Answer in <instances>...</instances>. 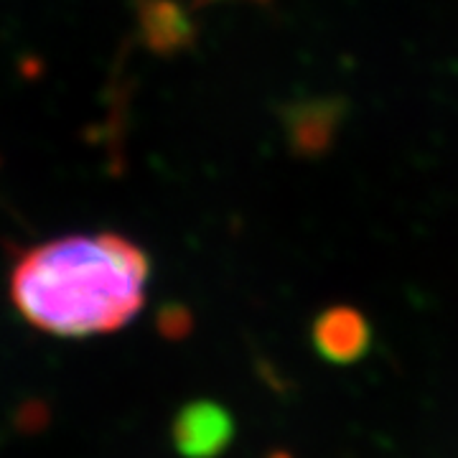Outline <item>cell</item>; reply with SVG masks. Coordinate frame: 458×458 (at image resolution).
Masks as SVG:
<instances>
[{"label":"cell","mask_w":458,"mask_h":458,"mask_svg":"<svg viewBox=\"0 0 458 458\" xmlns=\"http://www.w3.org/2000/svg\"><path fill=\"white\" fill-rule=\"evenodd\" d=\"M148 280L150 260L128 237L66 234L18 255L11 298L38 331L95 336L131 324L146 303Z\"/></svg>","instance_id":"cell-1"},{"label":"cell","mask_w":458,"mask_h":458,"mask_svg":"<svg viewBox=\"0 0 458 458\" xmlns=\"http://www.w3.org/2000/svg\"><path fill=\"white\" fill-rule=\"evenodd\" d=\"M232 436V415L209 400L189 403L174 420V443L186 458L219 456L229 445Z\"/></svg>","instance_id":"cell-3"},{"label":"cell","mask_w":458,"mask_h":458,"mask_svg":"<svg viewBox=\"0 0 458 458\" xmlns=\"http://www.w3.org/2000/svg\"><path fill=\"white\" fill-rule=\"evenodd\" d=\"M313 346L318 357L334 364H352L361 360L372 346V327L352 306H331L313 318Z\"/></svg>","instance_id":"cell-2"}]
</instances>
